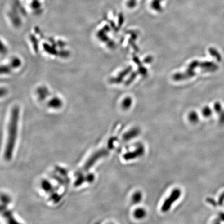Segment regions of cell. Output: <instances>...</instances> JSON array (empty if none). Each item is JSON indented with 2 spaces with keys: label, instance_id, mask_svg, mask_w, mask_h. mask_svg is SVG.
<instances>
[{
  "label": "cell",
  "instance_id": "obj_5",
  "mask_svg": "<svg viewBox=\"0 0 224 224\" xmlns=\"http://www.w3.org/2000/svg\"><path fill=\"white\" fill-rule=\"evenodd\" d=\"M214 108L216 113L219 115V122L222 124H224V110L222 109V106L219 102L215 103Z\"/></svg>",
  "mask_w": 224,
  "mask_h": 224
},
{
  "label": "cell",
  "instance_id": "obj_9",
  "mask_svg": "<svg viewBox=\"0 0 224 224\" xmlns=\"http://www.w3.org/2000/svg\"><path fill=\"white\" fill-rule=\"evenodd\" d=\"M210 52L211 55L213 56V57H214L218 61H221L222 60V56H221V54H219L216 49L211 48L210 49Z\"/></svg>",
  "mask_w": 224,
  "mask_h": 224
},
{
  "label": "cell",
  "instance_id": "obj_1",
  "mask_svg": "<svg viewBox=\"0 0 224 224\" xmlns=\"http://www.w3.org/2000/svg\"><path fill=\"white\" fill-rule=\"evenodd\" d=\"M19 115V109L17 107H14L11 110L8 123L7 137L4 153V158L7 161L11 159L14 150L17 137Z\"/></svg>",
  "mask_w": 224,
  "mask_h": 224
},
{
  "label": "cell",
  "instance_id": "obj_3",
  "mask_svg": "<svg viewBox=\"0 0 224 224\" xmlns=\"http://www.w3.org/2000/svg\"><path fill=\"white\" fill-rule=\"evenodd\" d=\"M181 195V191L179 189H175L171 194L170 196L166 199L161 207L162 211L167 212L171 208L174 202H175Z\"/></svg>",
  "mask_w": 224,
  "mask_h": 224
},
{
  "label": "cell",
  "instance_id": "obj_7",
  "mask_svg": "<svg viewBox=\"0 0 224 224\" xmlns=\"http://www.w3.org/2000/svg\"><path fill=\"white\" fill-rule=\"evenodd\" d=\"M134 216L137 219H141L145 216L146 212L143 208H138L134 212Z\"/></svg>",
  "mask_w": 224,
  "mask_h": 224
},
{
  "label": "cell",
  "instance_id": "obj_16",
  "mask_svg": "<svg viewBox=\"0 0 224 224\" xmlns=\"http://www.w3.org/2000/svg\"><path fill=\"white\" fill-rule=\"evenodd\" d=\"M219 221L220 220H221V221H224V213H221L220 214H219Z\"/></svg>",
  "mask_w": 224,
  "mask_h": 224
},
{
  "label": "cell",
  "instance_id": "obj_10",
  "mask_svg": "<svg viewBox=\"0 0 224 224\" xmlns=\"http://www.w3.org/2000/svg\"><path fill=\"white\" fill-rule=\"evenodd\" d=\"M142 197V194L140 192H137V193H135L132 197L133 202L135 203V204L138 203L141 200Z\"/></svg>",
  "mask_w": 224,
  "mask_h": 224
},
{
  "label": "cell",
  "instance_id": "obj_12",
  "mask_svg": "<svg viewBox=\"0 0 224 224\" xmlns=\"http://www.w3.org/2000/svg\"><path fill=\"white\" fill-rule=\"evenodd\" d=\"M189 118H190V120L193 123L197 122L198 120V116L197 114L195 112H193L190 114Z\"/></svg>",
  "mask_w": 224,
  "mask_h": 224
},
{
  "label": "cell",
  "instance_id": "obj_4",
  "mask_svg": "<svg viewBox=\"0 0 224 224\" xmlns=\"http://www.w3.org/2000/svg\"><path fill=\"white\" fill-rule=\"evenodd\" d=\"M145 150L143 146H140L137 147V149L134 152H130L127 153L123 156V158L126 160H128L133 159L135 158H137L141 156L144 153Z\"/></svg>",
  "mask_w": 224,
  "mask_h": 224
},
{
  "label": "cell",
  "instance_id": "obj_8",
  "mask_svg": "<svg viewBox=\"0 0 224 224\" xmlns=\"http://www.w3.org/2000/svg\"><path fill=\"white\" fill-rule=\"evenodd\" d=\"M163 0H153L152 2V8L156 11H159L161 10L160 3Z\"/></svg>",
  "mask_w": 224,
  "mask_h": 224
},
{
  "label": "cell",
  "instance_id": "obj_13",
  "mask_svg": "<svg viewBox=\"0 0 224 224\" xmlns=\"http://www.w3.org/2000/svg\"><path fill=\"white\" fill-rule=\"evenodd\" d=\"M224 202V192L221 195V196H219L218 198V205H222Z\"/></svg>",
  "mask_w": 224,
  "mask_h": 224
},
{
  "label": "cell",
  "instance_id": "obj_11",
  "mask_svg": "<svg viewBox=\"0 0 224 224\" xmlns=\"http://www.w3.org/2000/svg\"><path fill=\"white\" fill-rule=\"evenodd\" d=\"M212 114V111L209 107L208 106L205 107L202 110V114L205 117H210Z\"/></svg>",
  "mask_w": 224,
  "mask_h": 224
},
{
  "label": "cell",
  "instance_id": "obj_14",
  "mask_svg": "<svg viewBox=\"0 0 224 224\" xmlns=\"http://www.w3.org/2000/svg\"><path fill=\"white\" fill-rule=\"evenodd\" d=\"M127 5L129 7H133L136 5V0H128Z\"/></svg>",
  "mask_w": 224,
  "mask_h": 224
},
{
  "label": "cell",
  "instance_id": "obj_6",
  "mask_svg": "<svg viewBox=\"0 0 224 224\" xmlns=\"http://www.w3.org/2000/svg\"><path fill=\"white\" fill-rule=\"evenodd\" d=\"M139 133H140V130L139 129H137V128L133 129L130 130L129 132L123 136V140L125 141L131 140V139L134 138L136 137V136H137L139 134Z\"/></svg>",
  "mask_w": 224,
  "mask_h": 224
},
{
  "label": "cell",
  "instance_id": "obj_2",
  "mask_svg": "<svg viewBox=\"0 0 224 224\" xmlns=\"http://www.w3.org/2000/svg\"><path fill=\"white\" fill-rule=\"evenodd\" d=\"M108 153H109L108 150L106 148L100 149L99 150L95 152L85 163L81 170L83 172H86L89 169H90L95 164L96 161L99 160L100 159H101L103 157L106 156Z\"/></svg>",
  "mask_w": 224,
  "mask_h": 224
},
{
  "label": "cell",
  "instance_id": "obj_15",
  "mask_svg": "<svg viewBox=\"0 0 224 224\" xmlns=\"http://www.w3.org/2000/svg\"><path fill=\"white\" fill-rule=\"evenodd\" d=\"M123 107L125 108H127V107H129L130 105H131V101L129 100H127L123 103Z\"/></svg>",
  "mask_w": 224,
  "mask_h": 224
}]
</instances>
